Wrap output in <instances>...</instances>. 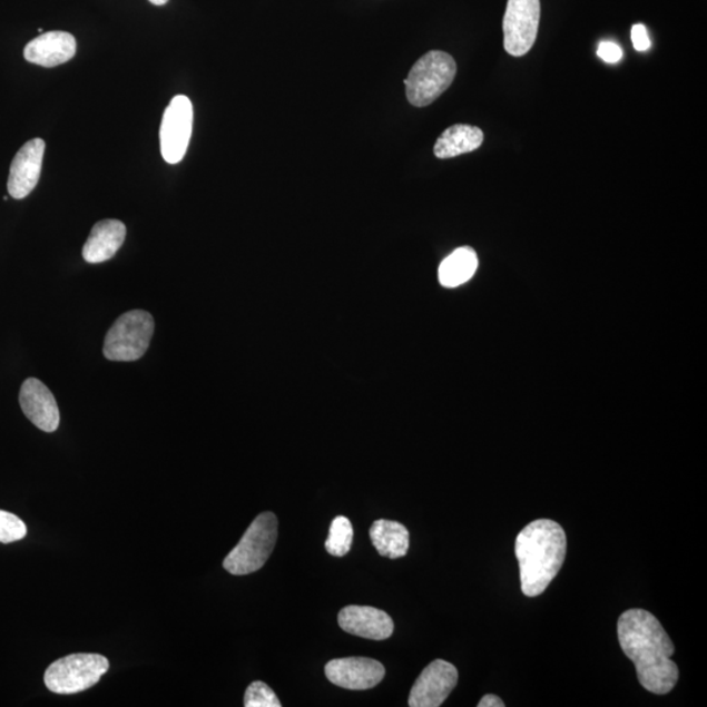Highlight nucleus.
Returning a JSON list of instances; mask_svg holds the SVG:
<instances>
[{"label": "nucleus", "mask_w": 707, "mask_h": 707, "mask_svg": "<svg viewBox=\"0 0 707 707\" xmlns=\"http://www.w3.org/2000/svg\"><path fill=\"white\" fill-rule=\"evenodd\" d=\"M277 538V517L273 512L262 513L249 526L239 544L226 557L223 568L233 576H248L263 569L273 553Z\"/></svg>", "instance_id": "obj_3"}, {"label": "nucleus", "mask_w": 707, "mask_h": 707, "mask_svg": "<svg viewBox=\"0 0 707 707\" xmlns=\"http://www.w3.org/2000/svg\"><path fill=\"white\" fill-rule=\"evenodd\" d=\"M154 317L146 311H129L110 327L102 353L114 362H134L144 356L154 336Z\"/></svg>", "instance_id": "obj_6"}, {"label": "nucleus", "mask_w": 707, "mask_h": 707, "mask_svg": "<svg viewBox=\"0 0 707 707\" xmlns=\"http://www.w3.org/2000/svg\"><path fill=\"white\" fill-rule=\"evenodd\" d=\"M193 130V106L186 96H176L166 111L160 126V148L164 160L177 164L188 150Z\"/></svg>", "instance_id": "obj_8"}, {"label": "nucleus", "mask_w": 707, "mask_h": 707, "mask_svg": "<svg viewBox=\"0 0 707 707\" xmlns=\"http://www.w3.org/2000/svg\"><path fill=\"white\" fill-rule=\"evenodd\" d=\"M338 623L350 635L383 641L393 635V620L374 607L348 606L341 610Z\"/></svg>", "instance_id": "obj_13"}, {"label": "nucleus", "mask_w": 707, "mask_h": 707, "mask_svg": "<svg viewBox=\"0 0 707 707\" xmlns=\"http://www.w3.org/2000/svg\"><path fill=\"white\" fill-rule=\"evenodd\" d=\"M631 41L638 51H646L651 47L649 33L644 24H636L631 28Z\"/></svg>", "instance_id": "obj_23"}, {"label": "nucleus", "mask_w": 707, "mask_h": 707, "mask_svg": "<svg viewBox=\"0 0 707 707\" xmlns=\"http://www.w3.org/2000/svg\"><path fill=\"white\" fill-rule=\"evenodd\" d=\"M598 56L607 63H617L621 61L622 50L615 42L602 41L599 43Z\"/></svg>", "instance_id": "obj_22"}, {"label": "nucleus", "mask_w": 707, "mask_h": 707, "mask_svg": "<svg viewBox=\"0 0 707 707\" xmlns=\"http://www.w3.org/2000/svg\"><path fill=\"white\" fill-rule=\"evenodd\" d=\"M617 635L641 686L654 695L669 694L679 681V667L672 660L671 638L657 617L645 609H629L617 622Z\"/></svg>", "instance_id": "obj_1"}, {"label": "nucleus", "mask_w": 707, "mask_h": 707, "mask_svg": "<svg viewBox=\"0 0 707 707\" xmlns=\"http://www.w3.org/2000/svg\"><path fill=\"white\" fill-rule=\"evenodd\" d=\"M370 538L379 554L383 557L396 560L407 553L409 531L401 523L385 519L376 520L371 527Z\"/></svg>", "instance_id": "obj_17"}, {"label": "nucleus", "mask_w": 707, "mask_h": 707, "mask_svg": "<svg viewBox=\"0 0 707 707\" xmlns=\"http://www.w3.org/2000/svg\"><path fill=\"white\" fill-rule=\"evenodd\" d=\"M479 707H504L502 699L495 695L483 696L478 705Z\"/></svg>", "instance_id": "obj_24"}, {"label": "nucleus", "mask_w": 707, "mask_h": 707, "mask_svg": "<svg viewBox=\"0 0 707 707\" xmlns=\"http://www.w3.org/2000/svg\"><path fill=\"white\" fill-rule=\"evenodd\" d=\"M77 53V40L71 33L53 31L36 37L24 49L28 62L56 67L69 62Z\"/></svg>", "instance_id": "obj_14"}, {"label": "nucleus", "mask_w": 707, "mask_h": 707, "mask_svg": "<svg viewBox=\"0 0 707 707\" xmlns=\"http://www.w3.org/2000/svg\"><path fill=\"white\" fill-rule=\"evenodd\" d=\"M540 0H509L503 18L504 49L512 57H523L538 39Z\"/></svg>", "instance_id": "obj_7"}, {"label": "nucleus", "mask_w": 707, "mask_h": 707, "mask_svg": "<svg viewBox=\"0 0 707 707\" xmlns=\"http://www.w3.org/2000/svg\"><path fill=\"white\" fill-rule=\"evenodd\" d=\"M45 141L40 138L27 141L14 156L9 177V193L14 199L31 195L39 184L45 154Z\"/></svg>", "instance_id": "obj_12"}, {"label": "nucleus", "mask_w": 707, "mask_h": 707, "mask_svg": "<svg viewBox=\"0 0 707 707\" xmlns=\"http://www.w3.org/2000/svg\"><path fill=\"white\" fill-rule=\"evenodd\" d=\"M483 132L472 125H453L438 138L434 154L439 159L456 158L478 150L482 146Z\"/></svg>", "instance_id": "obj_16"}, {"label": "nucleus", "mask_w": 707, "mask_h": 707, "mask_svg": "<svg viewBox=\"0 0 707 707\" xmlns=\"http://www.w3.org/2000/svg\"><path fill=\"white\" fill-rule=\"evenodd\" d=\"M459 681L458 668L449 661L436 659L423 669L409 696L411 707L442 706Z\"/></svg>", "instance_id": "obj_9"}, {"label": "nucleus", "mask_w": 707, "mask_h": 707, "mask_svg": "<svg viewBox=\"0 0 707 707\" xmlns=\"http://www.w3.org/2000/svg\"><path fill=\"white\" fill-rule=\"evenodd\" d=\"M126 237V226L116 219L96 223L84 247V258L89 264H101L114 258Z\"/></svg>", "instance_id": "obj_15"}, {"label": "nucleus", "mask_w": 707, "mask_h": 707, "mask_svg": "<svg viewBox=\"0 0 707 707\" xmlns=\"http://www.w3.org/2000/svg\"><path fill=\"white\" fill-rule=\"evenodd\" d=\"M20 406L22 413L36 428L45 433H55L61 422L55 394L39 379H28L21 385Z\"/></svg>", "instance_id": "obj_11"}, {"label": "nucleus", "mask_w": 707, "mask_h": 707, "mask_svg": "<svg viewBox=\"0 0 707 707\" xmlns=\"http://www.w3.org/2000/svg\"><path fill=\"white\" fill-rule=\"evenodd\" d=\"M109 669L100 654H72L51 664L45 672V686L53 694L76 695L92 688Z\"/></svg>", "instance_id": "obj_5"}, {"label": "nucleus", "mask_w": 707, "mask_h": 707, "mask_svg": "<svg viewBox=\"0 0 707 707\" xmlns=\"http://www.w3.org/2000/svg\"><path fill=\"white\" fill-rule=\"evenodd\" d=\"M478 267L479 258L475 252L469 247L459 248L439 266V282L444 287H459L473 277Z\"/></svg>", "instance_id": "obj_18"}, {"label": "nucleus", "mask_w": 707, "mask_h": 707, "mask_svg": "<svg viewBox=\"0 0 707 707\" xmlns=\"http://www.w3.org/2000/svg\"><path fill=\"white\" fill-rule=\"evenodd\" d=\"M27 526L14 513L0 510V542L11 544L24 539Z\"/></svg>", "instance_id": "obj_21"}, {"label": "nucleus", "mask_w": 707, "mask_h": 707, "mask_svg": "<svg viewBox=\"0 0 707 707\" xmlns=\"http://www.w3.org/2000/svg\"><path fill=\"white\" fill-rule=\"evenodd\" d=\"M566 552L568 539L554 520H534L518 534L515 554L526 597L536 598L546 592L560 572Z\"/></svg>", "instance_id": "obj_2"}, {"label": "nucleus", "mask_w": 707, "mask_h": 707, "mask_svg": "<svg viewBox=\"0 0 707 707\" xmlns=\"http://www.w3.org/2000/svg\"><path fill=\"white\" fill-rule=\"evenodd\" d=\"M148 2L153 3L154 6H164L168 3V0H148Z\"/></svg>", "instance_id": "obj_25"}, {"label": "nucleus", "mask_w": 707, "mask_h": 707, "mask_svg": "<svg viewBox=\"0 0 707 707\" xmlns=\"http://www.w3.org/2000/svg\"><path fill=\"white\" fill-rule=\"evenodd\" d=\"M325 675L334 686L350 690H367L383 681L385 668L375 659H333L325 666Z\"/></svg>", "instance_id": "obj_10"}, {"label": "nucleus", "mask_w": 707, "mask_h": 707, "mask_svg": "<svg viewBox=\"0 0 707 707\" xmlns=\"http://www.w3.org/2000/svg\"><path fill=\"white\" fill-rule=\"evenodd\" d=\"M455 59L444 51H429L416 61L405 79L406 98L412 106L423 108L449 89L456 77Z\"/></svg>", "instance_id": "obj_4"}, {"label": "nucleus", "mask_w": 707, "mask_h": 707, "mask_svg": "<svg viewBox=\"0 0 707 707\" xmlns=\"http://www.w3.org/2000/svg\"><path fill=\"white\" fill-rule=\"evenodd\" d=\"M245 707H281L282 704L271 687L263 681L252 683L244 697Z\"/></svg>", "instance_id": "obj_20"}, {"label": "nucleus", "mask_w": 707, "mask_h": 707, "mask_svg": "<svg viewBox=\"0 0 707 707\" xmlns=\"http://www.w3.org/2000/svg\"><path fill=\"white\" fill-rule=\"evenodd\" d=\"M354 531L352 522L345 517L333 520L330 536L325 541L326 552L334 557H344L352 549Z\"/></svg>", "instance_id": "obj_19"}]
</instances>
